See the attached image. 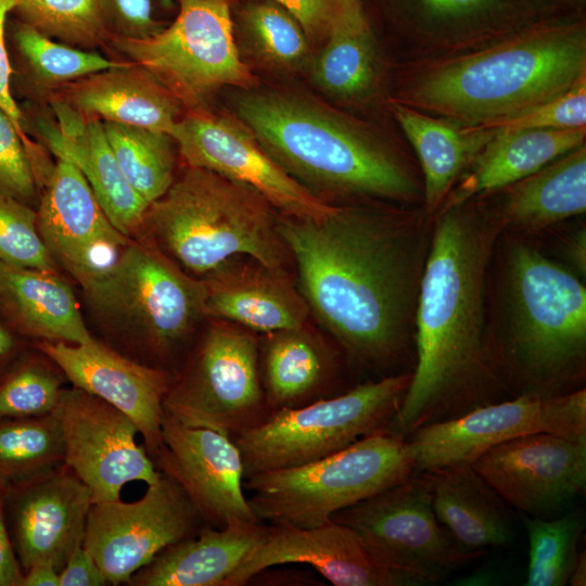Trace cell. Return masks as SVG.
<instances>
[{
  "instance_id": "cell-43",
  "label": "cell",
  "mask_w": 586,
  "mask_h": 586,
  "mask_svg": "<svg viewBox=\"0 0 586 586\" xmlns=\"http://www.w3.org/2000/svg\"><path fill=\"white\" fill-rule=\"evenodd\" d=\"M301 25L308 40L369 28L360 0H275Z\"/></svg>"
},
{
  "instance_id": "cell-1",
  "label": "cell",
  "mask_w": 586,
  "mask_h": 586,
  "mask_svg": "<svg viewBox=\"0 0 586 586\" xmlns=\"http://www.w3.org/2000/svg\"><path fill=\"white\" fill-rule=\"evenodd\" d=\"M310 314L356 361L385 365L407 348L428 253L399 218L334 206L321 219L279 217Z\"/></svg>"
},
{
  "instance_id": "cell-2",
  "label": "cell",
  "mask_w": 586,
  "mask_h": 586,
  "mask_svg": "<svg viewBox=\"0 0 586 586\" xmlns=\"http://www.w3.org/2000/svg\"><path fill=\"white\" fill-rule=\"evenodd\" d=\"M496 234V224L463 204L440 212L415 314L417 365L387 426L404 438L480 406V386L491 374L484 290Z\"/></svg>"
},
{
  "instance_id": "cell-13",
  "label": "cell",
  "mask_w": 586,
  "mask_h": 586,
  "mask_svg": "<svg viewBox=\"0 0 586 586\" xmlns=\"http://www.w3.org/2000/svg\"><path fill=\"white\" fill-rule=\"evenodd\" d=\"M533 433L586 443V391L522 393L512 400L483 404L417 429L408 443L416 471L426 472L472 463L489 448Z\"/></svg>"
},
{
  "instance_id": "cell-3",
  "label": "cell",
  "mask_w": 586,
  "mask_h": 586,
  "mask_svg": "<svg viewBox=\"0 0 586 586\" xmlns=\"http://www.w3.org/2000/svg\"><path fill=\"white\" fill-rule=\"evenodd\" d=\"M584 77V25L542 24L428 65L403 103L474 126L551 100Z\"/></svg>"
},
{
  "instance_id": "cell-21",
  "label": "cell",
  "mask_w": 586,
  "mask_h": 586,
  "mask_svg": "<svg viewBox=\"0 0 586 586\" xmlns=\"http://www.w3.org/2000/svg\"><path fill=\"white\" fill-rule=\"evenodd\" d=\"M47 356L73 384L113 405L138 426L151 459L162 445L163 402L174 375L93 339L85 344L37 341Z\"/></svg>"
},
{
  "instance_id": "cell-49",
  "label": "cell",
  "mask_w": 586,
  "mask_h": 586,
  "mask_svg": "<svg viewBox=\"0 0 586 586\" xmlns=\"http://www.w3.org/2000/svg\"><path fill=\"white\" fill-rule=\"evenodd\" d=\"M5 488L7 485L0 482V586H21L23 572L5 520Z\"/></svg>"
},
{
  "instance_id": "cell-20",
  "label": "cell",
  "mask_w": 586,
  "mask_h": 586,
  "mask_svg": "<svg viewBox=\"0 0 586 586\" xmlns=\"http://www.w3.org/2000/svg\"><path fill=\"white\" fill-rule=\"evenodd\" d=\"M153 462L181 486L206 525L259 521L245 496L243 462L231 437L183 425L163 411L162 445Z\"/></svg>"
},
{
  "instance_id": "cell-11",
  "label": "cell",
  "mask_w": 586,
  "mask_h": 586,
  "mask_svg": "<svg viewBox=\"0 0 586 586\" xmlns=\"http://www.w3.org/2000/svg\"><path fill=\"white\" fill-rule=\"evenodd\" d=\"M173 420L232 440L269 413L262 382L259 342L232 322L213 321L163 402Z\"/></svg>"
},
{
  "instance_id": "cell-31",
  "label": "cell",
  "mask_w": 586,
  "mask_h": 586,
  "mask_svg": "<svg viewBox=\"0 0 586 586\" xmlns=\"http://www.w3.org/2000/svg\"><path fill=\"white\" fill-rule=\"evenodd\" d=\"M506 188L501 216L511 227L537 230L584 214L585 144Z\"/></svg>"
},
{
  "instance_id": "cell-46",
  "label": "cell",
  "mask_w": 586,
  "mask_h": 586,
  "mask_svg": "<svg viewBox=\"0 0 586 586\" xmlns=\"http://www.w3.org/2000/svg\"><path fill=\"white\" fill-rule=\"evenodd\" d=\"M500 0H411L415 11L430 23L459 24L495 11Z\"/></svg>"
},
{
  "instance_id": "cell-52",
  "label": "cell",
  "mask_w": 586,
  "mask_h": 586,
  "mask_svg": "<svg viewBox=\"0 0 586 586\" xmlns=\"http://www.w3.org/2000/svg\"><path fill=\"white\" fill-rule=\"evenodd\" d=\"M568 584L571 586L586 585V555L585 551L578 553L577 560L570 574Z\"/></svg>"
},
{
  "instance_id": "cell-19",
  "label": "cell",
  "mask_w": 586,
  "mask_h": 586,
  "mask_svg": "<svg viewBox=\"0 0 586 586\" xmlns=\"http://www.w3.org/2000/svg\"><path fill=\"white\" fill-rule=\"evenodd\" d=\"M92 504L89 487L64 462L7 485L5 520L21 568L47 562L60 572L82 545Z\"/></svg>"
},
{
  "instance_id": "cell-18",
  "label": "cell",
  "mask_w": 586,
  "mask_h": 586,
  "mask_svg": "<svg viewBox=\"0 0 586 586\" xmlns=\"http://www.w3.org/2000/svg\"><path fill=\"white\" fill-rule=\"evenodd\" d=\"M37 228L50 256L81 288L104 275L133 240L111 222L81 173L58 160L39 198Z\"/></svg>"
},
{
  "instance_id": "cell-34",
  "label": "cell",
  "mask_w": 586,
  "mask_h": 586,
  "mask_svg": "<svg viewBox=\"0 0 586 586\" xmlns=\"http://www.w3.org/2000/svg\"><path fill=\"white\" fill-rule=\"evenodd\" d=\"M102 126L115 160L130 186L149 205L161 198L175 179L173 138L164 132L126 124L102 122Z\"/></svg>"
},
{
  "instance_id": "cell-48",
  "label": "cell",
  "mask_w": 586,
  "mask_h": 586,
  "mask_svg": "<svg viewBox=\"0 0 586 586\" xmlns=\"http://www.w3.org/2000/svg\"><path fill=\"white\" fill-rule=\"evenodd\" d=\"M106 584H109L107 578L82 545L72 552L64 568L59 572V586H103Z\"/></svg>"
},
{
  "instance_id": "cell-51",
  "label": "cell",
  "mask_w": 586,
  "mask_h": 586,
  "mask_svg": "<svg viewBox=\"0 0 586 586\" xmlns=\"http://www.w3.org/2000/svg\"><path fill=\"white\" fill-rule=\"evenodd\" d=\"M566 254L569 260L573 264L576 270L585 276L586 271V233L584 230L578 231L568 243Z\"/></svg>"
},
{
  "instance_id": "cell-8",
  "label": "cell",
  "mask_w": 586,
  "mask_h": 586,
  "mask_svg": "<svg viewBox=\"0 0 586 586\" xmlns=\"http://www.w3.org/2000/svg\"><path fill=\"white\" fill-rule=\"evenodd\" d=\"M415 472L408 441L384 429L316 461L252 475L243 487L260 522L314 527Z\"/></svg>"
},
{
  "instance_id": "cell-42",
  "label": "cell",
  "mask_w": 586,
  "mask_h": 586,
  "mask_svg": "<svg viewBox=\"0 0 586 586\" xmlns=\"http://www.w3.org/2000/svg\"><path fill=\"white\" fill-rule=\"evenodd\" d=\"M467 127L488 137L523 130L586 127V77L551 100L497 120Z\"/></svg>"
},
{
  "instance_id": "cell-6",
  "label": "cell",
  "mask_w": 586,
  "mask_h": 586,
  "mask_svg": "<svg viewBox=\"0 0 586 586\" xmlns=\"http://www.w3.org/2000/svg\"><path fill=\"white\" fill-rule=\"evenodd\" d=\"M507 355L526 393L556 395L586 354V289L534 247L518 243L507 265Z\"/></svg>"
},
{
  "instance_id": "cell-12",
  "label": "cell",
  "mask_w": 586,
  "mask_h": 586,
  "mask_svg": "<svg viewBox=\"0 0 586 586\" xmlns=\"http://www.w3.org/2000/svg\"><path fill=\"white\" fill-rule=\"evenodd\" d=\"M421 473L331 518L353 528L381 564L418 585L441 582L483 555L463 550L438 522L430 480Z\"/></svg>"
},
{
  "instance_id": "cell-28",
  "label": "cell",
  "mask_w": 586,
  "mask_h": 586,
  "mask_svg": "<svg viewBox=\"0 0 586 586\" xmlns=\"http://www.w3.org/2000/svg\"><path fill=\"white\" fill-rule=\"evenodd\" d=\"M438 522L468 552L484 553L513 539L508 505L474 470L460 463L424 472Z\"/></svg>"
},
{
  "instance_id": "cell-38",
  "label": "cell",
  "mask_w": 586,
  "mask_h": 586,
  "mask_svg": "<svg viewBox=\"0 0 586 586\" xmlns=\"http://www.w3.org/2000/svg\"><path fill=\"white\" fill-rule=\"evenodd\" d=\"M11 13L44 36L76 48L110 40L97 0H15Z\"/></svg>"
},
{
  "instance_id": "cell-16",
  "label": "cell",
  "mask_w": 586,
  "mask_h": 586,
  "mask_svg": "<svg viewBox=\"0 0 586 586\" xmlns=\"http://www.w3.org/2000/svg\"><path fill=\"white\" fill-rule=\"evenodd\" d=\"M170 137L187 166L255 189L283 216L321 219L334 207L288 175L238 117L191 111Z\"/></svg>"
},
{
  "instance_id": "cell-53",
  "label": "cell",
  "mask_w": 586,
  "mask_h": 586,
  "mask_svg": "<svg viewBox=\"0 0 586 586\" xmlns=\"http://www.w3.org/2000/svg\"><path fill=\"white\" fill-rule=\"evenodd\" d=\"M16 341L13 334L0 324V361L10 356L15 349Z\"/></svg>"
},
{
  "instance_id": "cell-45",
  "label": "cell",
  "mask_w": 586,
  "mask_h": 586,
  "mask_svg": "<svg viewBox=\"0 0 586 586\" xmlns=\"http://www.w3.org/2000/svg\"><path fill=\"white\" fill-rule=\"evenodd\" d=\"M97 3L110 38L145 39L163 28L153 17L151 0H97Z\"/></svg>"
},
{
  "instance_id": "cell-29",
  "label": "cell",
  "mask_w": 586,
  "mask_h": 586,
  "mask_svg": "<svg viewBox=\"0 0 586 586\" xmlns=\"http://www.w3.org/2000/svg\"><path fill=\"white\" fill-rule=\"evenodd\" d=\"M586 127L497 133L477 152L441 211L466 204L474 195L506 188L584 144Z\"/></svg>"
},
{
  "instance_id": "cell-41",
  "label": "cell",
  "mask_w": 586,
  "mask_h": 586,
  "mask_svg": "<svg viewBox=\"0 0 586 586\" xmlns=\"http://www.w3.org/2000/svg\"><path fill=\"white\" fill-rule=\"evenodd\" d=\"M0 262L21 268L56 272L37 228L30 205L0 192Z\"/></svg>"
},
{
  "instance_id": "cell-4",
  "label": "cell",
  "mask_w": 586,
  "mask_h": 586,
  "mask_svg": "<svg viewBox=\"0 0 586 586\" xmlns=\"http://www.w3.org/2000/svg\"><path fill=\"white\" fill-rule=\"evenodd\" d=\"M234 107L267 154L316 196L318 191L392 200L416 195L418 187L399 157L364 126L324 104L265 91L241 94Z\"/></svg>"
},
{
  "instance_id": "cell-26",
  "label": "cell",
  "mask_w": 586,
  "mask_h": 586,
  "mask_svg": "<svg viewBox=\"0 0 586 586\" xmlns=\"http://www.w3.org/2000/svg\"><path fill=\"white\" fill-rule=\"evenodd\" d=\"M266 524L204 525L198 534L161 551L129 581L135 586H225L264 538Z\"/></svg>"
},
{
  "instance_id": "cell-32",
  "label": "cell",
  "mask_w": 586,
  "mask_h": 586,
  "mask_svg": "<svg viewBox=\"0 0 586 586\" xmlns=\"http://www.w3.org/2000/svg\"><path fill=\"white\" fill-rule=\"evenodd\" d=\"M390 110L418 154L424 177L426 207L436 211L451 191L460 171L489 137L467 126L460 128L449 119L431 117L403 102H392Z\"/></svg>"
},
{
  "instance_id": "cell-36",
  "label": "cell",
  "mask_w": 586,
  "mask_h": 586,
  "mask_svg": "<svg viewBox=\"0 0 586 586\" xmlns=\"http://www.w3.org/2000/svg\"><path fill=\"white\" fill-rule=\"evenodd\" d=\"M313 77L323 91L344 101L368 94L377 78L370 27L332 34L314 62Z\"/></svg>"
},
{
  "instance_id": "cell-23",
  "label": "cell",
  "mask_w": 586,
  "mask_h": 586,
  "mask_svg": "<svg viewBox=\"0 0 586 586\" xmlns=\"http://www.w3.org/2000/svg\"><path fill=\"white\" fill-rule=\"evenodd\" d=\"M52 107L56 122H38L44 143L58 160L73 164L81 173L115 228L130 239L141 237L149 203L124 176L102 122L61 100H54Z\"/></svg>"
},
{
  "instance_id": "cell-9",
  "label": "cell",
  "mask_w": 586,
  "mask_h": 586,
  "mask_svg": "<svg viewBox=\"0 0 586 586\" xmlns=\"http://www.w3.org/2000/svg\"><path fill=\"white\" fill-rule=\"evenodd\" d=\"M410 378L411 373L393 374L343 394L270 412L233 438L241 454L244 480L316 461L387 429Z\"/></svg>"
},
{
  "instance_id": "cell-37",
  "label": "cell",
  "mask_w": 586,
  "mask_h": 586,
  "mask_svg": "<svg viewBox=\"0 0 586 586\" xmlns=\"http://www.w3.org/2000/svg\"><path fill=\"white\" fill-rule=\"evenodd\" d=\"M528 535L530 552L525 585L564 586L578 557L584 531L579 512L553 520L522 515Z\"/></svg>"
},
{
  "instance_id": "cell-24",
  "label": "cell",
  "mask_w": 586,
  "mask_h": 586,
  "mask_svg": "<svg viewBox=\"0 0 586 586\" xmlns=\"http://www.w3.org/2000/svg\"><path fill=\"white\" fill-rule=\"evenodd\" d=\"M245 256L205 277V317L264 334L305 327L309 308L286 275Z\"/></svg>"
},
{
  "instance_id": "cell-54",
  "label": "cell",
  "mask_w": 586,
  "mask_h": 586,
  "mask_svg": "<svg viewBox=\"0 0 586 586\" xmlns=\"http://www.w3.org/2000/svg\"><path fill=\"white\" fill-rule=\"evenodd\" d=\"M160 4L164 8H171L174 5V0H160Z\"/></svg>"
},
{
  "instance_id": "cell-30",
  "label": "cell",
  "mask_w": 586,
  "mask_h": 586,
  "mask_svg": "<svg viewBox=\"0 0 586 586\" xmlns=\"http://www.w3.org/2000/svg\"><path fill=\"white\" fill-rule=\"evenodd\" d=\"M265 335L259 365L270 412L330 397L326 391L335 372V358L322 341L306 326Z\"/></svg>"
},
{
  "instance_id": "cell-7",
  "label": "cell",
  "mask_w": 586,
  "mask_h": 586,
  "mask_svg": "<svg viewBox=\"0 0 586 586\" xmlns=\"http://www.w3.org/2000/svg\"><path fill=\"white\" fill-rule=\"evenodd\" d=\"M82 291L104 331L160 362L169 361L205 317L203 280L187 273L141 237Z\"/></svg>"
},
{
  "instance_id": "cell-17",
  "label": "cell",
  "mask_w": 586,
  "mask_h": 586,
  "mask_svg": "<svg viewBox=\"0 0 586 586\" xmlns=\"http://www.w3.org/2000/svg\"><path fill=\"white\" fill-rule=\"evenodd\" d=\"M471 464L508 506L535 518L563 510L586 486V443L550 433L509 440Z\"/></svg>"
},
{
  "instance_id": "cell-50",
  "label": "cell",
  "mask_w": 586,
  "mask_h": 586,
  "mask_svg": "<svg viewBox=\"0 0 586 586\" xmlns=\"http://www.w3.org/2000/svg\"><path fill=\"white\" fill-rule=\"evenodd\" d=\"M21 586H59V572L50 563H36L23 573Z\"/></svg>"
},
{
  "instance_id": "cell-25",
  "label": "cell",
  "mask_w": 586,
  "mask_h": 586,
  "mask_svg": "<svg viewBox=\"0 0 586 586\" xmlns=\"http://www.w3.org/2000/svg\"><path fill=\"white\" fill-rule=\"evenodd\" d=\"M61 101L88 117L138 126L170 136L180 102L157 78L132 62L61 87Z\"/></svg>"
},
{
  "instance_id": "cell-22",
  "label": "cell",
  "mask_w": 586,
  "mask_h": 586,
  "mask_svg": "<svg viewBox=\"0 0 586 586\" xmlns=\"http://www.w3.org/2000/svg\"><path fill=\"white\" fill-rule=\"evenodd\" d=\"M308 564L335 586H416L381 564L349 526L329 521L314 527L266 524L263 540L227 579L242 586L280 564Z\"/></svg>"
},
{
  "instance_id": "cell-40",
  "label": "cell",
  "mask_w": 586,
  "mask_h": 586,
  "mask_svg": "<svg viewBox=\"0 0 586 586\" xmlns=\"http://www.w3.org/2000/svg\"><path fill=\"white\" fill-rule=\"evenodd\" d=\"M60 373L41 353L16 364L0 378V419L54 412L64 390Z\"/></svg>"
},
{
  "instance_id": "cell-47",
  "label": "cell",
  "mask_w": 586,
  "mask_h": 586,
  "mask_svg": "<svg viewBox=\"0 0 586 586\" xmlns=\"http://www.w3.org/2000/svg\"><path fill=\"white\" fill-rule=\"evenodd\" d=\"M15 0H0V109L9 116L21 133L29 154L35 153V145L30 142L25 130V117L22 107L17 104L12 91V66L10 62L5 28L9 15Z\"/></svg>"
},
{
  "instance_id": "cell-35",
  "label": "cell",
  "mask_w": 586,
  "mask_h": 586,
  "mask_svg": "<svg viewBox=\"0 0 586 586\" xmlns=\"http://www.w3.org/2000/svg\"><path fill=\"white\" fill-rule=\"evenodd\" d=\"M64 462V444L55 412L0 419V482L9 485Z\"/></svg>"
},
{
  "instance_id": "cell-10",
  "label": "cell",
  "mask_w": 586,
  "mask_h": 586,
  "mask_svg": "<svg viewBox=\"0 0 586 586\" xmlns=\"http://www.w3.org/2000/svg\"><path fill=\"white\" fill-rule=\"evenodd\" d=\"M173 23L145 39L112 37V46L154 75L192 111L224 87L249 89L256 78L241 59L231 0H177Z\"/></svg>"
},
{
  "instance_id": "cell-15",
  "label": "cell",
  "mask_w": 586,
  "mask_h": 586,
  "mask_svg": "<svg viewBox=\"0 0 586 586\" xmlns=\"http://www.w3.org/2000/svg\"><path fill=\"white\" fill-rule=\"evenodd\" d=\"M63 436L64 463L89 487L92 502L119 498L123 486L152 485L162 473L144 446L139 429L119 409L81 388H64L54 410Z\"/></svg>"
},
{
  "instance_id": "cell-33",
  "label": "cell",
  "mask_w": 586,
  "mask_h": 586,
  "mask_svg": "<svg viewBox=\"0 0 586 586\" xmlns=\"http://www.w3.org/2000/svg\"><path fill=\"white\" fill-rule=\"evenodd\" d=\"M5 38L12 79L26 93L62 87L123 63L51 39L16 18H8Z\"/></svg>"
},
{
  "instance_id": "cell-44",
  "label": "cell",
  "mask_w": 586,
  "mask_h": 586,
  "mask_svg": "<svg viewBox=\"0 0 586 586\" xmlns=\"http://www.w3.org/2000/svg\"><path fill=\"white\" fill-rule=\"evenodd\" d=\"M37 179L25 142L9 116L0 109V192L31 206Z\"/></svg>"
},
{
  "instance_id": "cell-39",
  "label": "cell",
  "mask_w": 586,
  "mask_h": 586,
  "mask_svg": "<svg viewBox=\"0 0 586 586\" xmlns=\"http://www.w3.org/2000/svg\"><path fill=\"white\" fill-rule=\"evenodd\" d=\"M242 29L252 51L265 63L285 68L307 56L308 39L297 21L277 1L263 0L242 12Z\"/></svg>"
},
{
  "instance_id": "cell-14",
  "label": "cell",
  "mask_w": 586,
  "mask_h": 586,
  "mask_svg": "<svg viewBox=\"0 0 586 586\" xmlns=\"http://www.w3.org/2000/svg\"><path fill=\"white\" fill-rule=\"evenodd\" d=\"M204 525L181 486L162 473L136 501L118 498L92 504L82 546L109 584H128L161 551L194 536Z\"/></svg>"
},
{
  "instance_id": "cell-27",
  "label": "cell",
  "mask_w": 586,
  "mask_h": 586,
  "mask_svg": "<svg viewBox=\"0 0 586 586\" xmlns=\"http://www.w3.org/2000/svg\"><path fill=\"white\" fill-rule=\"evenodd\" d=\"M0 313L37 341L85 344L94 339L72 288L56 272L0 262Z\"/></svg>"
},
{
  "instance_id": "cell-5",
  "label": "cell",
  "mask_w": 586,
  "mask_h": 586,
  "mask_svg": "<svg viewBox=\"0 0 586 586\" xmlns=\"http://www.w3.org/2000/svg\"><path fill=\"white\" fill-rule=\"evenodd\" d=\"M143 233L198 279L238 256L286 275L291 257L279 230V216L259 192L192 166L149 205Z\"/></svg>"
}]
</instances>
